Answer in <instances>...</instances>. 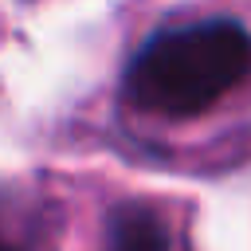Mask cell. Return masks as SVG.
<instances>
[{
	"label": "cell",
	"mask_w": 251,
	"mask_h": 251,
	"mask_svg": "<svg viewBox=\"0 0 251 251\" xmlns=\"http://www.w3.org/2000/svg\"><path fill=\"white\" fill-rule=\"evenodd\" d=\"M251 78V31L208 16L149 35L122 75V102L157 122H188Z\"/></svg>",
	"instance_id": "obj_1"
},
{
	"label": "cell",
	"mask_w": 251,
	"mask_h": 251,
	"mask_svg": "<svg viewBox=\"0 0 251 251\" xmlns=\"http://www.w3.org/2000/svg\"><path fill=\"white\" fill-rule=\"evenodd\" d=\"M98 251H192L180 220L161 200H126L110 212Z\"/></svg>",
	"instance_id": "obj_2"
},
{
	"label": "cell",
	"mask_w": 251,
	"mask_h": 251,
	"mask_svg": "<svg viewBox=\"0 0 251 251\" xmlns=\"http://www.w3.org/2000/svg\"><path fill=\"white\" fill-rule=\"evenodd\" d=\"M43 235L35 220H20L8 208H0V251H39Z\"/></svg>",
	"instance_id": "obj_3"
}]
</instances>
